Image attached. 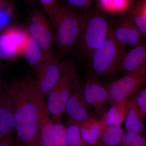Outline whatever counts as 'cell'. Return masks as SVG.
I'll use <instances>...</instances> for the list:
<instances>
[{"instance_id":"cell-1","label":"cell","mask_w":146,"mask_h":146,"mask_svg":"<svg viewBox=\"0 0 146 146\" xmlns=\"http://www.w3.org/2000/svg\"><path fill=\"white\" fill-rule=\"evenodd\" d=\"M9 85L13 99L15 131L18 141L22 146H40L39 104L42 98L38 93L35 79L28 76Z\"/></svg>"},{"instance_id":"cell-2","label":"cell","mask_w":146,"mask_h":146,"mask_svg":"<svg viewBox=\"0 0 146 146\" xmlns=\"http://www.w3.org/2000/svg\"><path fill=\"white\" fill-rule=\"evenodd\" d=\"M77 9L58 2L55 9L52 24L54 28L55 52L63 58L75 50L78 42L82 13Z\"/></svg>"},{"instance_id":"cell-3","label":"cell","mask_w":146,"mask_h":146,"mask_svg":"<svg viewBox=\"0 0 146 146\" xmlns=\"http://www.w3.org/2000/svg\"><path fill=\"white\" fill-rule=\"evenodd\" d=\"M110 32V24L98 11L85 10L82 13L81 31L75 50L79 59L87 60L90 54L105 42Z\"/></svg>"},{"instance_id":"cell-4","label":"cell","mask_w":146,"mask_h":146,"mask_svg":"<svg viewBox=\"0 0 146 146\" xmlns=\"http://www.w3.org/2000/svg\"><path fill=\"white\" fill-rule=\"evenodd\" d=\"M126 50L112 37L110 31L105 42L90 54L87 60L88 74L100 80L118 73L121 59Z\"/></svg>"},{"instance_id":"cell-5","label":"cell","mask_w":146,"mask_h":146,"mask_svg":"<svg viewBox=\"0 0 146 146\" xmlns=\"http://www.w3.org/2000/svg\"><path fill=\"white\" fill-rule=\"evenodd\" d=\"M79 76L75 62L68 60L60 80L46 97L47 109L54 121H61L65 115L66 103Z\"/></svg>"},{"instance_id":"cell-6","label":"cell","mask_w":146,"mask_h":146,"mask_svg":"<svg viewBox=\"0 0 146 146\" xmlns=\"http://www.w3.org/2000/svg\"><path fill=\"white\" fill-rule=\"evenodd\" d=\"M64 58L55 52L35 68L36 87L42 98L47 96L60 80L68 61Z\"/></svg>"},{"instance_id":"cell-7","label":"cell","mask_w":146,"mask_h":146,"mask_svg":"<svg viewBox=\"0 0 146 146\" xmlns=\"http://www.w3.org/2000/svg\"><path fill=\"white\" fill-rule=\"evenodd\" d=\"M42 11L36 10L31 13L27 29L29 34L39 45L43 55V61L54 54V32L50 22Z\"/></svg>"},{"instance_id":"cell-8","label":"cell","mask_w":146,"mask_h":146,"mask_svg":"<svg viewBox=\"0 0 146 146\" xmlns=\"http://www.w3.org/2000/svg\"><path fill=\"white\" fill-rule=\"evenodd\" d=\"M83 95L90 117L102 119L110 104L105 85L99 79L87 74L84 82Z\"/></svg>"},{"instance_id":"cell-9","label":"cell","mask_w":146,"mask_h":146,"mask_svg":"<svg viewBox=\"0 0 146 146\" xmlns=\"http://www.w3.org/2000/svg\"><path fill=\"white\" fill-rule=\"evenodd\" d=\"M146 66L127 74L105 85L110 104L113 102L125 100L134 96L145 84Z\"/></svg>"},{"instance_id":"cell-10","label":"cell","mask_w":146,"mask_h":146,"mask_svg":"<svg viewBox=\"0 0 146 146\" xmlns=\"http://www.w3.org/2000/svg\"><path fill=\"white\" fill-rule=\"evenodd\" d=\"M29 36L27 29L10 26L0 35V49L3 59L12 60L23 56Z\"/></svg>"},{"instance_id":"cell-11","label":"cell","mask_w":146,"mask_h":146,"mask_svg":"<svg viewBox=\"0 0 146 146\" xmlns=\"http://www.w3.org/2000/svg\"><path fill=\"white\" fill-rule=\"evenodd\" d=\"M84 82L80 76L65 106L67 124L79 123L90 117L83 95Z\"/></svg>"},{"instance_id":"cell-12","label":"cell","mask_w":146,"mask_h":146,"mask_svg":"<svg viewBox=\"0 0 146 146\" xmlns=\"http://www.w3.org/2000/svg\"><path fill=\"white\" fill-rule=\"evenodd\" d=\"M110 31L115 41L123 47H134L144 41L145 37L129 17L110 25Z\"/></svg>"},{"instance_id":"cell-13","label":"cell","mask_w":146,"mask_h":146,"mask_svg":"<svg viewBox=\"0 0 146 146\" xmlns=\"http://www.w3.org/2000/svg\"><path fill=\"white\" fill-rule=\"evenodd\" d=\"M14 131L13 99L9 85L0 94V134L10 139Z\"/></svg>"},{"instance_id":"cell-14","label":"cell","mask_w":146,"mask_h":146,"mask_svg":"<svg viewBox=\"0 0 146 146\" xmlns=\"http://www.w3.org/2000/svg\"><path fill=\"white\" fill-rule=\"evenodd\" d=\"M145 66H146V44L144 41L131 49L126 50L121 59L118 73L121 72L123 76L136 72Z\"/></svg>"},{"instance_id":"cell-15","label":"cell","mask_w":146,"mask_h":146,"mask_svg":"<svg viewBox=\"0 0 146 146\" xmlns=\"http://www.w3.org/2000/svg\"><path fill=\"white\" fill-rule=\"evenodd\" d=\"M39 114L40 146H53L54 121L50 118L44 99L39 101Z\"/></svg>"},{"instance_id":"cell-16","label":"cell","mask_w":146,"mask_h":146,"mask_svg":"<svg viewBox=\"0 0 146 146\" xmlns=\"http://www.w3.org/2000/svg\"><path fill=\"white\" fill-rule=\"evenodd\" d=\"M82 138L87 143L96 146L106 126L101 119L89 117L78 124Z\"/></svg>"},{"instance_id":"cell-17","label":"cell","mask_w":146,"mask_h":146,"mask_svg":"<svg viewBox=\"0 0 146 146\" xmlns=\"http://www.w3.org/2000/svg\"><path fill=\"white\" fill-rule=\"evenodd\" d=\"M101 119L105 126L121 125L125 122L128 111L126 100L113 102Z\"/></svg>"},{"instance_id":"cell-18","label":"cell","mask_w":146,"mask_h":146,"mask_svg":"<svg viewBox=\"0 0 146 146\" xmlns=\"http://www.w3.org/2000/svg\"><path fill=\"white\" fill-rule=\"evenodd\" d=\"M126 101L128 111L124 122L126 129L143 135L145 129L143 118L139 114L131 98Z\"/></svg>"},{"instance_id":"cell-19","label":"cell","mask_w":146,"mask_h":146,"mask_svg":"<svg viewBox=\"0 0 146 146\" xmlns=\"http://www.w3.org/2000/svg\"><path fill=\"white\" fill-rule=\"evenodd\" d=\"M27 62L35 69L43 62V55L40 47L35 40L30 35L23 54Z\"/></svg>"},{"instance_id":"cell-20","label":"cell","mask_w":146,"mask_h":146,"mask_svg":"<svg viewBox=\"0 0 146 146\" xmlns=\"http://www.w3.org/2000/svg\"><path fill=\"white\" fill-rule=\"evenodd\" d=\"M124 132L121 125L106 127L103 131L96 146H117Z\"/></svg>"},{"instance_id":"cell-21","label":"cell","mask_w":146,"mask_h":146,"mask_svg":"<svg viewBox=\"0 0 146 146\" xmlns=\"http://www.w3.org/2000/svg\"><path fill=\"white\" fill-rule=\"evenodd\" d=\"M129 18L144 37L146 36V0H140L133 8Z\"/></svg>"},{"instance_id":"cell-22","label":"cell","mask_w":146,"mask_h":146,"mask_svg":"<svg viewBox=\"0 0 146 146\" xmlns=\"http://www.w3.org/2000/svg\"><path fill=\"white\" fill-rule=\"evenodd\" d=\"M67 135L69 146H96L91 145L82 138L78 124L70 123L67 124Z\"/></svg>"},{"instance_id":"cell-23","label":"cell","mask_w":146,"mask_h":146,"mask_svg":"<svg viewBox=\"0 0 146 146\" xmlns=\"http://www.w3.org/2000/svg\"><path fill=\"white\" fill-rule=\"evenodd\" d=\"M117 146H146V138L143 134L127 131Z\"/></svg>"},{"instance_id":"cell-24","label":"cell","mask_w":146,"mask_h":146,"mask_svg":"<svg viewBox=\"0 0 146 146\" xmlns=\"http://www.w3.org/2000/svg\"><path fill=\"white\" fill-rule=\"evenodd\" d=\"M53 146H69L67 139V127L60 121H54Z\"/></svg>"},{"instance_id":"cell-25","label":"cell","mask_w":146,"mask_h":146,"mask_svg":"<svg viewBox=\"0 0 146 146\" xmlns=\"http://www.w3.org/2000/svg\"><path fill=\"white\" fill-rule=\"evenodd\" d=\"M141 117L146 116V89L142 88L130 98Z\"/></svg>"},{"instance_id":"cell-26","label":"cell","mask_w":146,"mask_h":146,"mask_svg":"<svg viewBox=\"0 0 146 146\" xmlns=\"http://www.w3.org/2000/svg\"><path fill=\"white\" fill-rule=\"evenodd\" d=\"M48 17L50 22L52 24L54 13L57 1L56 0H39Z\"/></svg>"},{"instance_id":"cell-27","label":"cell","mask_w":146,"mask_h":146,"mask_svg":"<svg viewBox=\"0 0 146 146\" xmlns=\"http://www.w3.org/2000/svg\"><path fill=\"white\" fill-rule=\"evenodd\" d=\"M68 4L77 9H88L92 4L93 0H66Z\"/></svg>"},{"instance_id":"cell-28","label":"cell","mask_w":146,"mask_h":146,"mask_svg":"<svg viewBox=\"0 0 146 146\" xmlns=\"http://www.w3.org/2000/svg\"><path fill=\"white\" fill-rule=\"evenodd\" d=\"M12 7L8 0H0V11Z\"/></svg>"},{"instance_id":"cell-29","label":"cell","mask_w":146,"mask_h":146,"mask_svg":"<svg viewBox=\"0 0 146 146\" xmlns=\"http://www.w3.org/2000/svg\"><path fill=\"white\" fill-rule=\"evenodd\" d=\"M4 87L2 78L1 76H0V94L1 93L2 91L3 90Z\"/></svg>"},{"instance_id":"cell-30","label":"cell","mask_w":146,"mask_h":146,"mask_svg":"<svg viewBox=\"0 0 146 146\" xmlns=\"http://www.w3.org/2000/svg\"><path fill=\"white\" fill-rule=\"evenodd\" d=\"M0 146H12L10 141L9 142H5L1 143L0 144Z\"/></svg>"},{"instance_id":"cell-31","label":"cell","mask_w":146,"mask_h":146,"mask_svg":"<svg viewBox=\"0 0 146 146\" xmlns=\"http://www.w3.org/2000/svg\"><path fill=\"white\" fill-rule=\"evenodd\" d=\"M3 60V59L2 54L1 51L0 49V60Z\"/></svg>"},{"instance_id":"cell-32","label":"cell","mask_w":146,"mask_h":146,"mask_svg":"<svg viewBox=\"0 0 146 146\" xmlns=\"http://www.w3.org/2000/svg\"><path fill=\"white\" fill-rule=\"evenodd\" d=\"M1 136H2V135L1 134H0V144H1Z\"/></svg>"},{"instance_id":"cell-33","label":"cell","mask_w":146,"mask_h":146,"mask_svg":"<svg viewBox=\"0 0 146 146\" xmlns=\"http://www.w3.org/2000/svg\"><path fill=\"white\" fill-rule=\"evenodd\" d=\"M1 31V29H0V31Z\"/></svg>"}]
</instances>
